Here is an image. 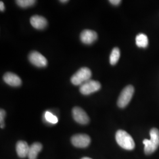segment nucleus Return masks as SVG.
Here are the masks:
<instances>
[{
    "instance_id": "obj_1",
    "label": "nucleus",
    "mask_w": 159,
    "mask_h": 159,
    "mask_svg": "<svg viewBox=\"0 0 159 159\" xmlns=\"http://www.w3.org/2000/svg\"><path fill=\"white\" fill-rule=\"evenodd\" d=\"M150 140L144 139V152L148 155L154 153L159 147V130L156 128H153L150 131Z\"/></svg>"
},
{
    "instance_id": "obj_2",
    "label": "nucleus",
    "mask_w": 159,
    "mask_h": 159,
    "mask_svg": "<svg viewBox=\"0 0 159 159\" xmlns=\"http://www.w3.org/2000/svg\"><path fill=\"white\" fill-rule=\"evenodd\" d=\"M116 140L121 148L131 150L135 148V143L133 139L125 131L119 130L116 132Z\"/></svg>"
},
{
    "instance_id": "obj_3",
    "label": "nucleus",
    "mask_w": 159,
    "mask_h": 159,
    "mask_svg": "<svg viewBox=\"0 0 159 159\" xmlns=\"http://www.w3.org/2000/svg\"><path fill=\"white\" fill-rule=\"evenodd\" d=\"M91 76L92 73L89 68L82 67L71 77V81L74 85H82L86 81L90 80Z\"/></svg>"
},
{
    "instance_id": "obj_4",
    "label": "nucleus",
    "mask_w": 159,
    "mask_h": 159,
    "mask_svg": "<svg viewBox=\"0 0 159 159\" xmlns=\"http://www.w3.org/2000/svg\"><path fill=\"white\" fill-rule=\"evenodd\" d=\"M134 93V89L131 85H127L122 90L117 101V105L120 108L125 107L132 98Z\"/></svg>"
},
{
    "instance_id": "obj_5",
    "label": "nucleus",
    "mask_w": 159,
    "mask_h": 159,
    "mask_svg": "<svg viewBox=\"0 0 159 159\" xmlns=\"http://www.w3.org/2000/svg\"><path fill=\"white\" fill-rule=\"evenodd\" d=\"M100 89L101 84L98 81L90 80L80 85V91L83 95H89L98 91Z\"/></svg>"
},
{
    "instance_id": "obj_6",
    "label": "nucleus",
    "mask_w": 159,
    "mask_h": 159,
    "mask_svg": "<svg viewBox=\"0 0 159 159\" xmlns=\"http://www.w3.org/2000/svg\"><path fill=\"white\" fill-rule=\"evenodd\" d=\"M71 141L75 147L85 148L88 147L91 142V139L87 134H78L71 137Z\"/></svg>"
},
{
    "instance_id": "obj_7",
    "label": "nucleus",
    "mask_w": 159,
    "mask_h": 159,
    "mask_svg": "<svg viewBox=\"0 0 159 159\" xmlns=\"http://www.w3.org/2000/svg\"><path fill=\"white\" fill-rule=\"evenodd\" d=\"M29 61L32 64L37 67H44L47 65L46 57L37 51H32L30 53Z\"/></svg>"
},
{
    "instance_id": "obj_8",
    "label": "nucleus",
    "mask_w": 159,
    "mask_h": 159,
    "mask_svg": "<svg viewBox=\"0 0 159 159\" xmlns=\"http://www.w3.org/2000/svg\"><path fill=\"white\" fill-rule=\"evenodd\" d=\"M74 120L80 125H85L89 123L90 119L85 111L79 107H75L72 110Z\"/></svg>"
},
{
    "instance_id": "obj_9",
    "label": "nucleus",
    "mask_w": 159,
    "mask_h": 159,
    "mask_svg": "<svg viewBox=\"0 0 159 159\" xmlns=\"http://www.w3.org/2000/svg\"><path fill=\"white\" fill-rule=\"evenodd\" d=\"M98 38L96 32L90 30H85L80 34V40L85 44L90 45L94 43Z\"/></svg>"
},
{
    "instance_id": "obj_10",
    "label": "nucleus",
    "mask_w": 159,
    "mask_h": 159,
    "mask_svg": "<svg viewBox=\"0 0 159 159\" xmlns=\"http://www.w3.org/2000/svg\"><path fill=\"white\" fill-rule=\"evenodd\" d=\"M3 80L6 83L12 87H19L21 85L22 81L17 74L13 73H7L4 75Z\"/></svg>"
},
{
    "instance_id": "obj_11",
    "label": "nucleus",
    "mask_w": 159,
    "mask_h": 159,
    "mask_svg": "<svg viewBox=\"0 0 159 159\" xmlns=\"http://www.w3.org/2000/svg\"><path fill=\"white\" fill-rule=\"evenodd\" d=\"M31 25L37 30L44 29L47 25V21L44 17L40 16H33L30 18Z\"/></svg>"
},
{
    "instance_id": "obj_12",
    "label": "nucleus",
    "mask_w": 159,
    "mask_h": 159,
    "mask_svg": "<svg viewBox=\"0 0 159 159\" xmlns=\"http://www.w3.org/2000/svg\"><path fill=\"white\" fill-rule=\"evenodd\" d=\"M30 146L24 141H19L16 144V152L20 158H25L28 156Z\"/></svg>"
},
{
    "instance_id": "obj_13",
    "label": "nucleus",
    "mask_w": 159,
    "mask_h": 159,
    "mask_svg": "<svg viewBox=\"0 0 159 159\" xmlns=\"http://www.w3.org/2000/svg\"><path fill=\"white\" fill-rule=\"evenodd\" d=\"M43 148V146L40 143H34L30 146L28 157L29 159H36L37 156Z\"/></svg>"
},
{
    "instance_id": "obj_14",
    "label": "nucleus",
    "mask_w": 159,
    "mask_h": 159,
    "mask_svg": "<svg viewBox=\"0 0 159 159\" xmlns=\"http://www.w3.org/2000/svg\"><path fill=\"white\" fill-rule=\"evenodd\" d=\"M136 43L137 47L140 48H146L148 44V40L146 34H138L136 38Z\"/></svg>"
},
{
    "instance_id": "obj_15",
    "label": "nucleus",
    "mask_w": 159,
    "mask_h": 159,
    "mask_svg": "<svg viewBox=\"0 0 159 159\" xmlns=\"http://www.w3.org/2000/svg\"><path fill=\"white\" fill-rule=\"evenodd\" d=\"M120 57V51L119 48L117 47H115L111 51L110 56V63L111 65H116Z\"/></svg>"
},
{
    "instance_id": "obj_16",
    "label": "nucleus",
    "mask_w": 159,
    "mask_h": 159,
    "mask_svg": "<svg viewBox=\"0 0 159 159\" xmlns=\"http://www.w3.org/2000/svg\"><path fill=\"white\" fill-rule=\"evenodd\" d=\"M44 120H46V122H47L48 123L54 125V124L57 123V122H58V118L50 111H47L44 113Z\"/></svg>"
},
{
    "instance_id": "obj_17",
    "label": "nucleus",
    "mask_w": 159,
    "mask_h": 159,
    "mask_svg": "<svg viewBox=\"0 0 159 159\" xmlns=\"http://www.w3.org/2000/svg\"><path fill=\"white\" fill-rule=\"evenodd\" d=\"M34 0H17L16 3L17 5L22 8H28L30 7L34 6L35 3Z\"/></svg>"
},
{
    "instance_id": "obj_18",
    "label": "nucleus",
    "mask_w": 159,
    "mask_h": 159,
    "mask_svg": "<svg viewBox=\"0 0 159 159\" xmlns=\"http://www.w3.org/2000/svg\"><path fill=\"white\" fill-rule=\"evenodd\" d=\"M6 116V113L4 110L1 109L0 110V127L1 129L4 128L5 127V123H4V119Z\"/></svg>"
},
{
    "instance_id": "obj_19",
    "label": "nucleus",
    "mask_w": 159,
    "mask_h": 159,
    "mask_svg": "<svg viewBox=\"0 0 159 159\" xmlns=\"http://www.w3.org/2000/svg\"><path fill=\"white\" fill-rule=\"evenodd\" d=\"M109 2L114 6H118L121 2V1H120V0H110V1H109Z\"/></svg>"
},
{
    "instance_id": "obj_20",
    "label": "nucleus",
    "mask_w": 159,
    "mask_h": 159,
    "mask_svg": "<svg viewBox=\"0 0 159 159\" xmlns=\"http://www.w3.org/2000/svg\"><path fill=\"white\" fill-rule=\"evenodd\" d=\"M5 10V6L4 4V2L2 1L0 2V10L1 11H4Z\"/></svg>"
},
{
    "instance_id": "obj_21",
    "label": "nucleus",
    "mask_w": 159,
    "mask_h": 159,
    "mask_svg": "<svg viewBox=\"0 0 159 159\" xmlns=\"http://www.w3.org/2000/svg\"><path fill=\"white\" fill-rule=\"evenodd\" d=\"M68 0H61V1H60V2H62V3H66V2H68Z\"/></svg>"
},
{
    "instance_id": "obj_22",
    "label": "nucleus",
    "mask_w": 159,
    "mask_h": 159,
    "mask_svg": "<svg viewBox=\"0 0 159 159\" xmlns=\"http://www.w3.org/2000/svg\"><path fill=\"white\" fill-rule=\"evenodd\" d=\"M92 159L91 158H89V157H83V158H82V159Z\"/></svg>"
}]
</instances>
